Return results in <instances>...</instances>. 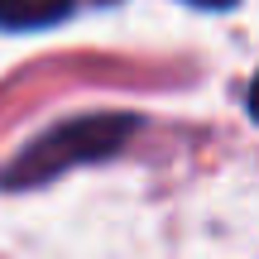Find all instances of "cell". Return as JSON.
Returning <instances> with one entry per match:
<instances>
[{
    "label": "cell",
    "instance_id": "cell-1",
    "mask_svg": "<svg viewBox=\"0 0 259 259\" xmlns=\"http://www.w3.org/2000/svg\"><path fill=\"white\" fill-rule=\"evenodd\" d=\"M135 115H82V120H67L58 125L53 135L34 139L15 163L0 173L5 187H38L48 178L67 173L77 163H92V158H111L115 149L135 135Z\"/></svg>",
    "mask_w": 259,
    "mask_h": 259
},
{
    "label": "cell",
    "instance_id": "cell-2",
    "mask_svg": "<svg viewBox=\"0 0 259 259\" xmlns=\"http://www.w3.org/2000/svg\"><path fill=\"white\" fill-rule=\"evenodd\" d=\"M72 15V0H0V29H44Z\"/></svg>",
    "mask_w": 259,
    "mask_h": 259
},
{
    "label": "cell",
    "instance_id": "cell-3",
    "mask_svg": "<svg viewBox=\"0 0 259 259\" xmlns=\"http://www.w3.org/2000/svg\"><path fill=\"white\" fill-rule=\"evenodd\" d=\"M187 5H202V10H231L235 0H187Z\"/></svg>",
    "mask_w": 259,
    "mask_h": 259
},
{
    "label": "cell",
    "instance_id": "cell-4",
    "mask_svg": "<svg viewBox=\"0 0 259 259\" xmlns=\"http://www.w3.org/2000/svg\"><path fill=\"white\" fill-rule=\"evenodd\" d=\"M250 115L259 120V72H254V82H250Z\"/></svg>",
    "mask_w": 259,
    "mask_h": 259
}]
</instances>
